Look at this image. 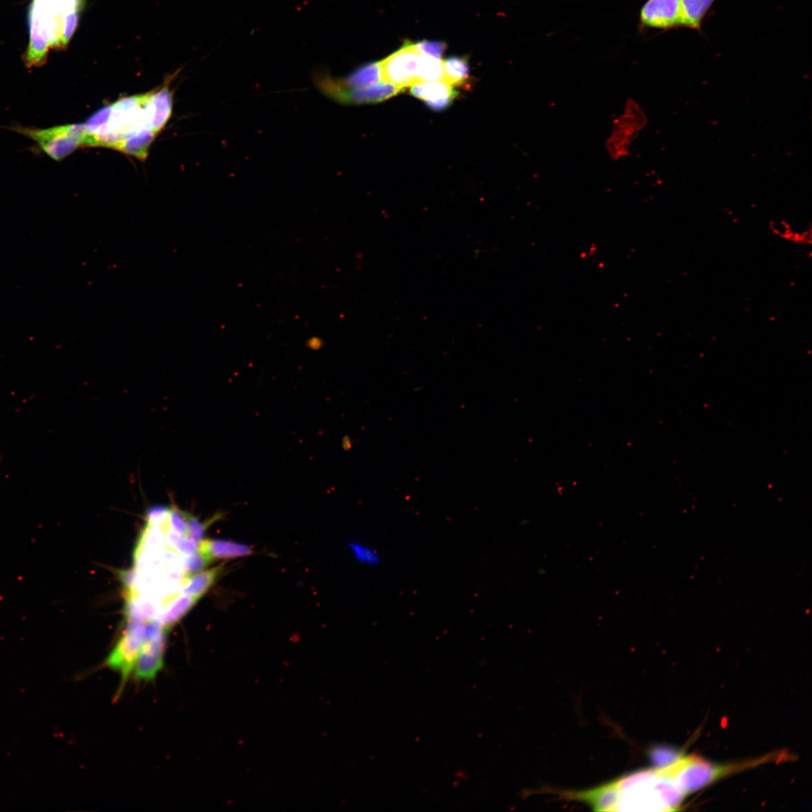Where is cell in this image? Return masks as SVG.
<instances>
[{
    "label": "cell",
    "instance_id": "8fae6325",
    "mask_svg": "<svg viewBox=\"0 0 812 812\" xmlns=\"http://www.w3.org/2000/svg\"><path fill=\"white\" fill-rule=\"evenodd\" d=\"M410 94L424 101L434 111H443L452 105L458 92L446 81H436L422 82L412 86Z\"/></svg>",
    "mask_w": 812,
    "mask_h": 812
},
{
    "label": "cell",
    "instance_id": "6da1fadb",
    "mask_svg": "<svg viewBox=\"0 0 812 812\" xmlns=\"http://www.w3.org/2000/svg\"><path fill=\"white\" fill-rule=\"evenodd\" d=\"M556 793L600 811H676L686 798L663 768L658 767L622 775L594 789Z\"/></svg>",
    "mask_w": 812,
    "mask_h": 812
},
{
    "label": "cell",
    "instance_id": "52a82bcc",
    "mask_svg": "<svg viewBox=\"0 0 812 812\" xmlns=\"http://www.w3.org/2000/svg\"><path fill=\"white\" fill-rule=\"evenodd\" d=\"M321 92L344 105H362L377 104L385 101L397 95L403 90V88L394 86L392 83L382 81L368 87L354 89H338L334 88H319Z\"/></svg>",
    "mask_w": 812,
    "mask_h": 812
},
{
    "label": "cell",
    "instance_id": "ba28073f",
    "mask_svg": "<svg viewBox=\"0 0 812 812\" xmlns=\"http://www.w3.org/2000/svg\"><path fill=\"white\" fill-rule=\"evenodd\" d=\"M680 0H648L640 11L643 26L670 30L679 27Z\"/></svg>",
    "mask_w": 812,
    "mask_h": 812
},
{
    "label": "cell",
    "instance_id": "277c9868",
    "mask_svg": "<svg viewBox=\"0 0 812 812\" xmlns=\"http://www.w3.org/2000/svg\"><path fill=\"white\" fill-rule=\"evenodd\" d=\"M380 64L383 81L403 88L444 79L443 62L421 54L411 41Z\"/></svg>",
    "mask_w": 812,
    "mask_h": 812
},
{
    "label": "cell",
    "instance_id": "7a4b0ae2",
    "mask_svg": "<svg viewBox=\"0 0 812 812\" xmlns=\"http://www.w3.org/2000/svg\"><path fill=\"white\" fill-rule=\"evenodd\" d=\"M86 0H32L28 11V68L44 66L50 49L65 48L78 28Z\"/></svg>",
    "mask_w": 812,
    "mask_h": 812
},
{
    "label": "cell",
    "instance_id": "3957f363",
    "mask_svg": "<svg viewBox=\"0 0 812 812\" xmlns=\"http://www.w3.org/2000/svg\"><path fill=\"white\" fill-rule=\"evenodd\" d=\"M774 754L756 760L730 764H714L696 755L683 757L678 762L667 767L664 771L685 794H690L706 788L721 778L735 774L760 764L773 762Z\"/></svg>",
    "mask_w": 812,
    "mask_h": 812
},
{
    "label": "cell",
    "instance_id": "7402d4cb",
    "mask_svg": "<svg viewBox=\"0 0 812 812\" xmlns=\"http://www.w3.org/2000/svg\"><path fill=\"white\" fill-rule=\"evenodd\" d=\"M211 561L213 559L210 557L200 550L191 555L184 556L183 568L184 577L189 578L191 575L201 572L210 564Z\"/></svg>",
    "mask_w": 812,
    "mask_h": 812
},
{
    "label": "cell",
    "instance_id": "44dd1931",
    "mask_svg": "<svg viewBox=\"0 0 812 812\" xmlns=\"http://www.w3.org/2000/svg\"><path fill=\"white\" fill-rule=\"evenodd\" d=\"M651 760L655 767L664 768L670 766L680 760L684 753L680 750L670 747H659L651 751Z\"/></svg>",
    "mask_w": 812,
    "mask_h": 812
},
{
    "label": "cell",
    "instance_id": "9a60e30c",
    "mask_svg": "<svg viewBox=\"0 0 812 812\" xmlns=\"http://www.w3.org/2000/svg\"><path fill=\"white\" fill-rule=\"evenodd\" d=\"M223 572V566L204 572H200L190 577L182 588V593L200 599L206 592L213 586L220 574Z\"/></svg>",
    "mask_w": 812,
    "mask_h": 812
},
{
    "label": "cell",
    "instance_id": "83f0119b",
    "mask_svg": "<svg viewBox=\"0 0 812 812\" xmlns=\"http://www.w3.org/2000/svg\"><path fill=\"white\" fill-rule=\"evenodd\" d=\"M119 577L124 587L126 597L133 596L139 593L135 586V578H137V571L135 569L126 570L119 572Z\"/></svg>",
    "mask_w": 812,
    "mask_h": 812
},
{
    "label": "cell",
    "instance_id": "7c38bea8",
    "mask_svg": "<svg viewBox=\"0 0 812 812\" xmlns=\"http://www.w3.org/2000/svg\"><path fill=\"white\" fill-rule=\"evenodd\" d=\"M167 604L164 599L138 593L126 597L125 614L128 623L146 624L159 619Z\"/></svg>",
    "mask_w": 812,
    "mask_h": 812
},
{
    "label": "cell",
    "instance_id": "2e32d148",
    "mask_svg": "<svg viewBox=\"0 0 812 812\" xmlns=\"http://www.w3.org/2000/svg\"><path fill=\"white\" fill-rule=\"evenodd\" d=\"M198 601V599L184 594L177 596L166 606L158 619L162 622L164 629L168 630L187 615Z\"/></svg>",
    "mask_w": 812,
    "mask_h": 812
},
{
    "label": "cell",
    "instance_id": "ac0fdd59",
    "mask_svg": "<svg viewBox=\"0 0 812 812\" xmlns=\"http://www.w3.org/2000/svg\"><path fill=\"white\" fill-rule=\"evenodd\" d=\"M445 81L452 86H463L470 79V66L463 57H451L443 61Z\"/></svg>",
    "mask_w": 812,
    "mask_h": 812
},
{
    "label": "cell",
    "instance_id": "603a6c76",
    "mask_svg": "<svg viewBox=\"0 0 812 812\" xmlns=\"http://www.w3.org/2000/svg\"><path fill=\"white\" fill-rule=\"evenodd\" d=\"M188 514L175 505L171 506L167 526L169 529L183 536L188 537Z\"/></svg>",
    "mask_w": 812,
    "mask_h": 812
},
{
    "label": "cell",
    "instance_id": "4316f807",
    "mask_svg": "<svg viewBox=\"0 0 812 812\" xmlns=\"http://www.w3.org/2000/svg\"><path fill=\"white\" fill-rule=\"evenodd\" d=\"M353 551L355 556L362 563L369 566H376L380 561L378 552L370 547L362 545H354Z\"/></svg>",
    "mask_w": 812,
    "mask_h": 812
},
{
    "label": "cell",
    "instance_id": "cb8c5ba5",
    "mask_svg": "<svg viewBox=\"0 0 812 812\" xmlns=\"http://www.w3.org/2000/svg\"><path fill=\"white\" fill-rule=\"evenodd\" d=\"M169 510H171V506L168 505L150 506L145 514L146 524L165 529L167 527Z\"/></svg>",
    "mask_w": 812,
    "mask_h": 812
},
{
    "label": "cell",
    "instance_id": "8992f818",
    "mask_svg": "<svg viewBox=\"0 0 812 812\" xmlns=\"http://www.w3.org/2000/svg\"><path fill=\"white\" fill-rule=\"evenodd\" d=\"M146 624L128 623L122 637L108 655L106 664L122 675V687L133 672L141 651L146 644Z\"/></svg>",
    "mask_w": 812,
    "mask_h": 812
},
{
    "label": "cell",
    "instance_id": "d4e9b609",
    "mask_svg": "<svg viewBox=\"0 0 812 812\" xmlns=\"http://www.w3.org/2000/svg\"><path fill=\"white\" fill-rule=\"evenodd\" d=\"M219 518H221V515H219L218 514L215 516H214L213 518H211V520H209V521L205 523V522H201L197 518L194 517L193 515L188 513V537L193 539L194 541H196V543L200 544V541H202L203 536H204L206 530L211 525V523H213L214 521L218 520Z\"/></svg>",
    "mask_w": 812,
    "mask_h": 812
},
{
    "label": "cell",
    "instance_id": "484cf974",
    "mask_svg": "<svg viewBox=\"0 0 812 812\" xmlns=\"http://www.w3.org/2000/svg\"><path fill=\"white\" fill-rule=\"evenodd\" d=\"M421 54L441 60L447 46L445 42L436 41H421L414 44Z\"/></svg>",
    "mask_w": 812,
    "mask_h": 812
},
{
    "label": "cell",
    "instance_id": "ffe728a7",
    "mask_svg": "<svg viewBox=\"0 0 812 812\" xmlns=\"http://www.w3.org/2000/svg\"><path fill=\"white\" fill-rule=\"evenodd\" d=\"M164 531L166 545L169 549L184 556H188L198 551L200 544L193 539L176 534L168 526L164 529Z\"/></svg>",
    "mask_w": 812,
    "mask_h": 812
},
{
    "label": "cell",
    "instance_id": "d6986e66",
    "mask_svg": "<svg viewBox=\"0 0 812 812\" xmlns=\"http://www.w3.org/2000/svg\"><path fill=\"white\" fill-rule=\"evenodd\" d=\"M164 529L146 524L134 553H160L166 549Z\"/></svg>",
    "mask_w": 812,
    "mask_h": 812
},
{
    "label": "cell",
    "instance_id": "4fadbf2b",
    "mask_svg": "<svg viewBox=\"0 0 812 812\" xmlns=\"http://www.w3.org/2000/svg\"><path fill=\"white\" fill-rule=\"evenodd\" d=\"M199 550L213 560L233 559L253 554V550L246 545L218 539L201 541Z\"/></svg>",
    "mask_w": 812,
    "mask_h": 812
},
{
    "label": "cell",
    "instance_id": "9c48e42d",
    "mask_svg": "<svg viewBox=\"0 0 812 812\" xmlns=\"http://www.w3.org/2000/svg\"><path fill=\"white\" fill-rule=\"evenodd\" d=\"M166 632L146 641L133 672L135 679L143 682L155 680L157 675L163 669Z\"/></svg>",
    "mask_w": 812,
    "mask_h": 812
},
{
    "label": "cell",
    "instance_id": "5bb4252c",
    "mask_svg": "<svg viewBox=\"0 0 812 812\" xmlns=\"http://www.w3.org/2000/svg\"><path fill=\"white\" fill-rule=\"evenodd\" d=\"M716 0H680L679 27L700 30L706 15Z\"/></svg>",
    "mask_w": 812,
    "mask_h": 812
},
{
    "label": "cell",
    "instance_id": "e0dca14e",
    "mask_svg": "<svg viewBox=\"0 0 812 812\" xmlns=\"http://www.w3.org/2000/svg\"><path fill=\"white\" fill-rule=\"evenodd\" d=\"M157 133L150 129H144L125 140L118 148L117 151L124 152L142 160H145L148 154L151 143L156 137Z\"/></svg>",
    "mask_w": 812,
    "mask_h": 812
},
{
    "label": "cell",
    "instance_id": "5b68a950",
    "mask_svg": "<svg viewBox=\"0 0 812 812\" xmlns=\"http://www.w3.org/2000/svg\"><path fill=\"white\" fill-rule=\"evenodd\" d=\"M37 144L49 157L61 162L84 146L86 139L84 124H67L48 128H28L19 124L10 128Z\"/></svg>",
    "mask_w": 812,
    "mask_h": 812
},
{
    "label": "cell",
    "instance_id": "30bf717a",
    "mask_svg": "<svg viewBox=\"0 0 812 812\" xmlns=\"http://www.w3.org/2000/svg\"><path fill=\"white\" fill-rule=\"evenodd\" d=\"M168 84L156 91L148 93L146 101V123L157 134L164 128L173 111V95Z\"/></svg>",
    "mask_w": 812,
    "mask_h": 812
}]
</instances>
